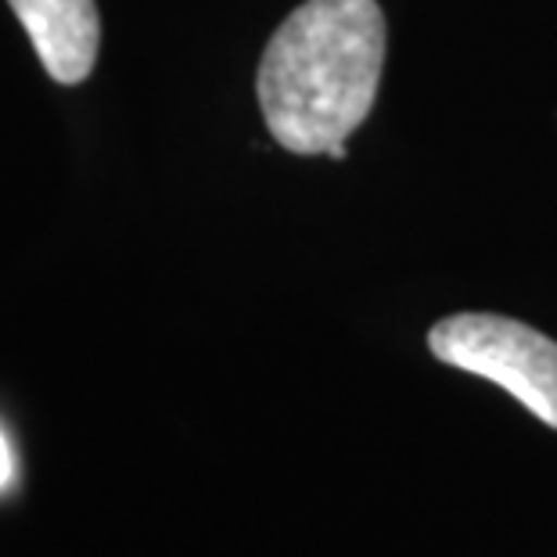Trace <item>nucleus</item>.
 Wrapping results in <instances>:
<instances>
[{
	"mask_svg": "<svg viewBox=\"0 0 557 557\" xmlns=\"http://www.w3.org/2000/svg\"><path fill=\"white\" fill-rule=\"evenodd\" d=\"M377 0H306L281 22L256 90L270 137L295 156L346 159V140L374 109L385 69Z\"/></svg>",
	"mask_w": 557,
	"mask_h": 557,
	"instance_id": "nucleus-1",
	"label": "nucleus"
},
{
	"mask_svg": "<svg viewBox=\"0 0 557 557\" xmlns=\"http://www.w3.org/2000/svg\"><path fill=\"white\" fill-rule=\"evenodd\" d=\"M429 349L435 360L507 388L557 429V342L536 327L496 313H457L429 331Z\"/></svg>",
	"mask_w": 557,
	"mask_h": 557,
	"instance_id": "nucleus-2",
	"label": "nucleus"
},
{
	"mask_svg": "<svg viewBox=\"0 0 557 557\" xmlns=\"http://www.w3.org/2000/svg\"><path fill=\"white\" fill-rule=\"evenodd\" d=\"M37 47L47 76L65 87L83 83L98 65L101 15L94 0H8Z\"/></svg>",
	"mask_w": 557,
	"mask_h": 557,
	"instance_id": "nucleus-3",
	"label": "nucleus"
},
{
	"mask_svg": "<svg viewBox=\"0 0 557 557\" xmlns=\"http://www.w3.org/2000/svg\"><path fill=\"white\" fill-rule=\"evenodd\" d=\"M11 479H15V457H11L8 438H4V432H0V490L11 485Z\"/></svg>",
	"mask_w": 557,
	"mask_h": 557,
	"instance_id": "nucleus-4",
	"label": "nucleus"
}]
</instances>
